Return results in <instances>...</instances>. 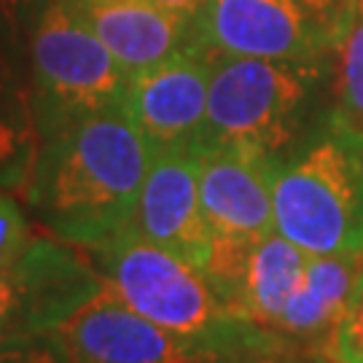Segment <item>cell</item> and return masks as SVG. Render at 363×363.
<instances>
[{"label": "cell", "instance_id": "obj_9", "mask_svg": "<svg viewBox=\"0 0 363 363\" xmlns=\"http://www.w3.org/2000/svg\"><path fill=\"white\" fill-rule=\"evenodd\" d=\"M210 70L213 52L196 43L132 76L124 105L154 154L196 148L208 113Z\"/></svg>", "mask_w": 363, "mask_h": 363}, {"label": "cell", "instance_id": "obj_23", "mask_svg": "<svg viewBox=\"0 0 363 363\" xmlns=\"http://www.w3.org/2000/svg\"><path fill=\"white\" fill-rule=\"evenodd\" d=\"M245 363H294V361H286V355H272V358H259V361H245Z\"/></svg>", "mask_w": 363, "mask_h": 363}, {"label": "cell", "instance_id": "obj_12", "mask_svg": "<svg viewBox=\"0 0 363 363\" xmlns=\"http://www.w3.org/2000/svg\"><path fill=\"white\" fill-rule=\"evenodd\" d=\"M97 38L130 76L199 43L196 19L156 0H73ZM202 46V43H199Z\"/></svg>", "mask_w": 363, "mask_h": 363}, {"label": "cell", "instance_id": "obj_2", "mask_svg": "<svg viewBox=\"0 0 363 363\" xmlns=\"http://www.w3.org/2000/svg\"><path fill=\"white\" fill-rule=\"evenodd\" d=\"M89 253L105 288L151 323L202 342L232 363L286 355L288 339L247 320L218 296L199 267L132 229Z\"/></svg>", "mask_w": 363, "mask_h": 363}, {"label": "cell", "instance_id": "obj_14", "mask_svg": "<svg viewBox=\"0 0 363 363\" xmlns=\"http://www.w3.org/2000/svg\"><path fill=\"white\" fill-rule=\"evenodd\" d=\"M38 143L27 91L25 43L0 13V189L22 191Z\"/></svg>", "mask_w": 363, "mask_h": 363}, {"label": "cell", "instance_id": "obj_6", "mask_svg": "<svg viewBox=\"0 0 363 363\" xmlns=\"http://www.w3.org/2000/svg\"><path fill=\"white\" fill-rule=\"evenodd\" d=\"M103 291V272L78 245L35 234L13 261L0 267V342L52 334Z\"/></svg>", "mask_w": 363, "mask_h": 363}, {"label": "cell", "instance_id": "obj_20", "mask_svg": "<svg viewBox=\"0 0 363 363\" xmlns=\"http://www.w3.org/2000/svg\"><path fill=\"white\" fill-rule=\"evenodd\" d=\"M40 0H0V13L6 16V22L13 27V33L25 43V27L30 22L33 11L38 9Z\"/></svg>", "mask_w": 363, "mask_h": 363}, {"label": "cell", "instance_id": "obj_22", "mask_svg": "<svg viewBox=\"0 0 363 363\" xmlns=\"http://www.w3.org/2000/svg\"><path fill=\"white\" fill-rule=\"evenodd\" d=\"M156 3H162V6H167L172 11H181L186 16H196L199 9L205 6V0H156Z\"/></svg>", "mask_w": 363, "mask_h": 363}, {"label": "cell", "instance_id": "obj_11", "mask_svg": "<svg viewBox=\"0 0 363 363\" xmlns=\"http://www.w3.org/2000/svg\"><path fill=\"white\" fill-rule=\"evenodd\" d=\"M272 159L240 148L199 151V199L213 237L261 240L274 232Z\"/></svg>", "mask_w": 363, "mask_h": 363}, {"label": "cell", "instance_id": "obj_21", "mask_svg": "<svg viewBox=\"0 0 363 363\" xmlns=\"http://www.w3.org/2000/svg\"><path fill=\"white\" fill-rule=\"evenodd\" d=\"M312 13H318L320 19H323L325 25L334 30V35H337V25H339V16L345 11V6L350 3V0H301Z\"/></svg>", "mask_w": 363, "mask_h": 363}, {"label": "cell", "instance_id": "obj_8", "mask_svg": "<svg viewBox=\"0 0 363 363\" xmlns=\"http://www.w3.org/2000/svg\"><path fill=\"white\" fill-rule=\"evenodd\" d=\"M73 363H232L202 342L172 334L103 291L54 331Z\"/></svg>", "mask_w": 363, "mask_h": 363}, {"label": "cell", "instance_id": "obj_16", "mask_svg": "<svg viewBox=\"0 0 363 363\" xmlns=\"http://www.w3.org/2000/svg\"><path fill=\"white\" fill-rule=\"evenodd\" d=\"M337 108L363 127V0H350L339 16L337 35Z\"/></svg>", "mask_w": 363, "mask_h": 363}, {"label": "cell", "instance_id": "obj_4", "mask_svg": "<svg viewBox=\"0 0 363 363\" xmlns=\"http://www.w3.org/2000/svg\"><path fill=\"white\" fill-rule=\"evenodd\" d=\"M325 73V60L213 54L208 113L196 151L240 148L280 156L315 121Z\"/></svg>", "mask_w": 363, "mask_h": 363}, {"label": "cell", "instance_id": "obj_15", "mask_svg": "<svg viewBox=\"0 0 363 363\" xmlns=\"http://www.w3.org/2000/svg\"><path fill=\"white\" fill-rule=\"evenodd\" d=\"M307 261L310 253L294 245L277 229L256 240L247 256L237 310L261 328L274 331L286 304L304 277Z\"/></svg>", "mask_w": 363, "mask_h": 363}, {"label": "cell", "instance_id": "obj_17", "mask_svg": "<svg viewBox=\"0 0 363 363\" xmlns=\"http://www.w3.org/2000/svg\"><path fill=\"white\" fill-rule=\"evenodd\" d=\"M325 352L334 363H363V269L342 320L325 339Z\"/></svg>", "mask_w": 363, "mask_h": 363}, {"label": "cell", "instance_id": "obj_18", "mask_svg": "<svg viewBox=\"0 0 363 363\" xmlns=\"http://www.w3.org/2000/svg\"><path fill=\"white\" fill-rule=\"evenodd\" d=\"M33 223L22 196L11 189H0V267L13 261L33 242Z\"/></svg>", "mask_w": 363, "mask_h": 363}, {"label": "cell", "instance_id": "obj_19", "mask_svg": "<svg viewBox=\"0 0 363 363\" xmlns=\"http://www.w3.org/2000/svg\"><path fill=\"white\" fill-rule=\"evenodd\" d=\"M0 363H73L57 334L6 339L0 342Z\"/></svg>", "mask_w": 363, "mask_h": 363}, {"label": "cell", "instance_id": "obj_3", "mask_svg": "<svg viewBox=\"0 0 363 363\" xmlns=\"http://www.w3.org/2000/svg\"><path fill=\"white\" fill-rule=\"evenodd\" d=\"M274 229L310 256L363 253V127L342 111L272 159Z\"/></svg>", "mask_w": 363, "mask_h": 363}, {"label": "cell", "instance_id": "obj_13", "mask_svg": "<svg viewBox=\"0 0 363 363\" xmlns=\"http://www.w3.org/2000/svg\"><path fill=\"white\" fill-rule=\"evenodd\" d=\"M363 269V253L310 256L307 269L274 325V334L296 342L328 339L347 310Z\"/></svg>", "mask_w": 363, "mask_h": 363}, {"label": "cell", "instance_id": "obj_5", "mask_svg": "<svg viewBox=\"0 0 363 363\" xmlns=\"http://www.w3.org/2000/svg\"><path fill=\"white\" fill-rule=\"evenodd\" d=\"M25 62L38 138L127 100L132 76L73 0H40L25 27Z\"/></svg>", "mask_w": 363, "mask_h": 363}, {"label": "cell", "instance_id": "obj_7", "mask_svg": "<svg viewBox=\"0 0 363 363\" xmlns=\"http://www.w3.org/2000/svg\"><path fill=\"white\" fill-rule=\"evenodd\" d=\"M196 38L213 54L261 60H325L334 30L301 0H205Z\"/></svg>", "mask_w": 363, "mask_h": 363}, {"label": "cell", "instance_id": "obj_10", "mask_svg": "<svg viewBox=\"0 0 363 363\" xmlns=\"http://www.w3.org/2000/svg\"><path fill=\"white\" fill-rule=\"evenodd\" d=\"M130 229L156 245L178 253L199 269L205 267L213 234L199 199L196 148L154 154Z\"/></svg>", "mask_w": 363, "mask_h": 363}, {"label": "cell", "instance_id": "obj_1", "mask_svg": "<svg viewBox=\"0 0 363 363\" xmlns=\"http://www.w3.org/2000/svg\"><path fill=\"white\" fill-rule=\"evenodd\" d=\"M151 159L127 105H111L40 138L19 196L46 234L100 250L132 226Z\"/></svg>", "mask_w": 363, "mask_h": 363}]
</instances>
